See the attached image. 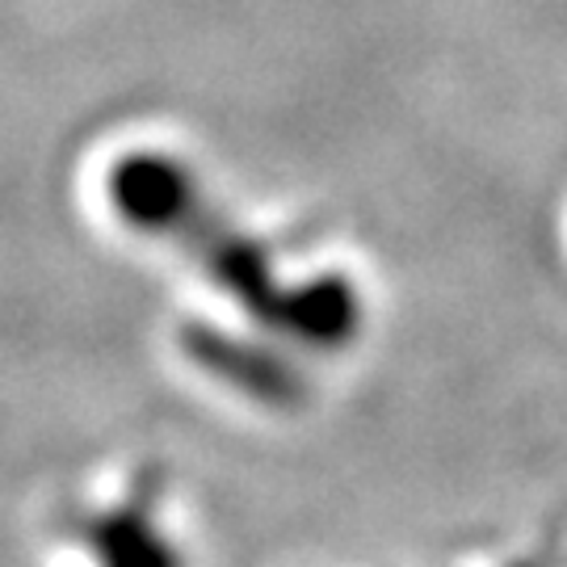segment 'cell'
I'll return each mask as SVG.
<instances>
[{"mask_svg": "<svg viewBox=\"0 0 567 567\" xmlns=\"http://www.w3.org/2000/svg\"><path fill=\"white\" fill-rule=\"evenodd\" d=\"M114 203L131 224L147 227V231H177L198 210L185 168L164 156L122 161L114 173Z\"/></svg>", "mask_w": 567, "mask_h": 567, "instance_id": "cell-1", "label": "cell"}, {"mask_svg": "<svg viewBox=\"0 0 567 567\" xmlns=\"http://www.w3.org/2000/svg\"><path fill=\"white\" fill-rule=\"evenodd\" d=\"M189 353L203 365H210L219 379L236 383L240 391L257 395V400H269V404H295L303 395V383L290 374V365L278 362L269 349H252V344L227 341L219 332H189Z\"/></svg>", "mask_w": 567, "mask_h": 567, "instance_id": "cell-2", "label": "cell"}, {"mask_svg": "<svg viewBox=\"0 0 567 567\" xmlns=\"http://www.w3.org/2000/svg\"><path fill=\"white\" fill-rule=\"evenodd\" d=\"M358 324H362L358 295L341 278H320L303 290H290V311H286L282 332L299 337L303 344L337 349L358 332Z\"/></svg>", "mask_w": 567, "mask_h": 567, "instance_id": "cell-3", "label": "cell"}, {"mask_svg": "<svg viewBox=\"0 0 567 567\" xmlns=\"http://www.w3.org/2000/svg\"><path fill=\"white\" fill-rule=\"evenodd\" d=\"M93 538H97L105 567H177L168 543L156 538V529L147 526V517H143L140 508L102 522V526L93 529Z\"/></svg>", "mask_w": 567, "mask_h": 567, "instance_id": "cell-4", "label": "cell"}]
</instances>
